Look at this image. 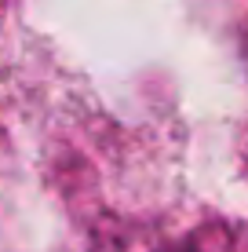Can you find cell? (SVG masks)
Wrapping results in <instances>:
<instances>
[]
</instances>
